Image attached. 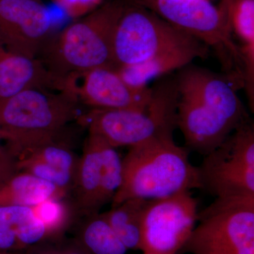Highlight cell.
Listing matches in <instances>:
<instances>
[{
  "mask_svg": "<svg viewBox=\"0 0 254 254\" xmlns=\"http://www.w3.org/2000/svg\"><path fill=\"white\" fill-rule=\"evenodd\" d=\"M78 102L68 91L31 88L0 102V131L14 158L20 150L57 139L78 118Z\"/></svg>",
  "mask_w": 254,
  "mask_h": 254,
  "instance_id": "4",
  "label": "cell"
},
{
  "mask_svg": "<svg viewBox=\"0 0 254 254\" xmlns=\"http://www.w3.org/2000/svg\"><path fill=\"white\" fill-rule=\"evenodd\" d=\"M202 43L149 10L125 1L114 33V69L143 63L170 50Z\"/></svg>",
  "mask_w": 254,
  "mask_h": 254,
  "instance_id": "8",
  "label": "cell"
},
{
  "mask_svg": "<svg viewBox=\"0 0 254 254\" xmlns=\"http://www.w3.org/2000/svg\"><path fill=\"white\" fill-rule=\"evenodd\" d=\"M198 200L185 190L148 200L142 220L143 254H178L198 220Z\"/></svg>",
  "mask_w": 254,
  "mask_h": 254,
  "instance_id": "10",
  "label": "cell"
},
{
  "mask_svg": "<svg viewBox=\"0 0 254 254\" xmlns=\"http://www.w3.org/2000/svg\"><path fill=\"white\" fill-rule=\"evenodd\" d=\"M16 171L14 158L9 153L0 154V183Z\"/></svg>",
  "mask_w": 254,
  "mask_h": 254,
  "instance_id": "26",
  "label": "cell"
},
{
  "mask_svg": "<svg viewBox=\"0 0 254 254\" xmlns=\"http://www.w3.org/2000/svg\"><path fill=\"white\" fill-rule=\"evenodd\" d=\"M254 254V196L215 198L179 254Z\"/></svg>",
  "mask_w": 254,
  "mask_h": 254,
  "instance_id": "7",
  "label": "cell"
},
{
  "mask_svg": "<svg viewBox=\"0 0 254 254\" xmlns=\"http://www.w3.org/2000/svg\"><path fill=\"white\" fill-rule=\"evenodd\" d=\"M180 92L177 77L162 79L153 87L149 105L143 110L91 109L78 120L88 133L114 148L139 144L167 135L177 128Z\"/></svg>",
  "mask_w": 254,
  "mask_h": 254,
  "instance_id": "5",
  "label": "cell"
},
{
  "mask_svg": "<svg viewBox=\"0 0 254 254\" xmlns=\"http://www.w3.org/2000/svg\"><path fill=\"white\" fill-rule=\"evenodd\" d=\"M20 158L41 160L59 170L71 174L73 177L76 174L79 160V158L68 147L58 143L57 139L26 147L18 151L14 157V160Z\"/></svg>",
  "mask_w": 254,
  "mask_h": 254,
  "instance_id": "21",
  "label": "cell"
},
{
  "mask_svg": "<svg viewBox=\"0 0 254 254\" xmlns=\"http://www.w3.org/2000/svg\"><path fill=\"white\" fill-rule=\"evenodd\" d=\"M210 48L205 44L184 47L165 52L143 63L122 66L117 71L128 84L135 87L148 86L153 78L161 77L175 70L190 65L196 58H206Z\"/></svg>",
  "mask_w": 254,
  "mask_h": 254,
  "instance_id": "14",
  "label": "cell"
},
{
  "mask_svg": "<svg viewBox=\"0 0 254 254\" xmlns=\"http://www.w3.org/2000/svg\"><path fill=\"white\" fill-rule=\"evenodd\" d=\"M1 46H1V44H0V47H1Z\"/></svg>",
  "mask_w": 254,
  "mask_h": 254,
  "instance_id": "31",
  "label": "cell"
},
{
  "mask_svg": "<svg viewBox=\"0 0 254 254\" xmlns=\"http://www.w3.org/2000/svg\"><path fill=\"white\" fill-rule=\"evenodd\" d=\"M232 35L239 46L244 66V83L254 87V0H226Z\"/></svg>",
  "mask_w": 254,
  "mask_h": 254,
  "instance_id": "17",
  "label": "cell"
},
{
  "mask_svg": "<svg viewBox=\"0 0 254 254\" xmlns=\"http://www.w3.org/2000/svg\"><path fill=\"white\" fill-rule=\"evenodd\" d=\"M2 142H5L6 143V140H5L4 135L2 134L0 131V154H4V153H9L7 147L4 146L2 145ZM7 144V143H6Z\"/></svg>",
  "mask_w": 254,
  "mask_h": 254,
  "instance_id": "29",
  "label": "cell"
},
{
  "mask_svg": "<svg viewBox=\"0 0 254 254\" xmlns=\"http://www.w3.org/2000/svg\"><path fill=\"white\" fill-rule=\"evenodd\" d=\"M78 241L90 254H125L127 249L117 236L104 213L85 217Z\"/></svg>",
  "mask_w": 254,
  "mask_h": 254,
  "instance_id": "19",
  "label": "cell"
},
{
  "mask_svg": "<svg viewBox=\"0 0 254 254\" xmlns=\"http://www.w3.org/2000/svg\"><path fill=\"white\" fill-rule=\"evenodd\" d=\"M147 201L143 198H130L104 213L127 250L141 251L142 220Z\"/></svg>",
  "mask_w": 254,
  "mask_h": 254,
  "instance_id": "18",
  "label": "cell"
},
{
  "mask_svg": "<svg viewBox=\"0 0 254 254\" xmlns=\"http://www.w3.org/2000/svg\"><path fill=\"white\" fill-rule=\"evenodd\" d=\"M125 1L149 10L212 48L227 77L236 83H243V62L232 35L226 0H222L218 6L210 0Z\"/></svg>",
  "mask_w": 254,
  "mask_h": 254,
  "instance_id": "6",
  "label": "cell"
},
{
  "mask_svg": "<svg viewBox=\"0 0 254 254\" xmlns=\"http://www.w3.org/2000/svg\"><path fill=\"white\" fill-rule=\"evenodd\" d=\"M98 137L99 138L101 157L99 192V205L101 209L109 202L112 203L121 186L123 182V158L119 155L116 148L103 138Z\"/></svg>",
  "mask_w": 254,
  "mask_h": 254,
  "instance_id": "20",
  "label": "cell"
},
{
  "mask_svg": "<svg viewBox=\"0 0 254 254\" xmlns=\"http://www.w3.org/2000/svg\"><path fill=\"white\" fill-rule=\"evenodd\" d=\"M38 1H41V0H38Z\"/></svg>",
  "mask_w": 254,
  "mask_h": 254,
  "instance_id": "32",
  "label": "cell"
},
{
  "mask_svg": "<svg viewBox=\"0 0 254 254\" xmlns=\"http://www.w3.org/2000/svg\"><path fill=\"white\" fill-rule=\"evenodd\" d=\"M68 17L78 18L90 14L102 4L103 0H51Z\"/></svg>",
  "mask_w": 254,
  "mask_h": 254,
  "instance_id": "24",
  "label": "cell"
},
{
  "mask_svg": "<svg viewBox=\"0 0 254 254\" xmlns=\"http://www.w3.org/2000/svg\"><path fill=\"white\" fill-rule=\"evenodd\" d=\"M66 79L68 91L91 109L143 110L153 95V88L132 86L111 68H94Z\"/></svg>",
  "mask_w": 254,
  "mask_h": 254,
  "instance_id": "12",
  "label": "cell"
},
{
  "mask_svg": "<svg viewBox=\"0 0 254 254\" xmlns=\"http://www.w3.org/2000/svg\"><path fill=\"white\" fill-rule=\"evenodd\" d=\"M100 168L99 138L88 133L72 186L75 205L85 217L100 213Z\"/></svg>",
  "mask_w": 254,
  "mask_h": 254,
  "instance_id": "15",
  "label": "cell"
},
{
  "mask_svg": "<svg viewBox=\"0 0 254 254\" xmlns=\"http://www.w3.org/2000/svg\"><path fill=\"white\" fill-rule=\"evenodd\" d=\"M0 254H28V253H20V252H0Z\"/></svg>",
  "mask_w": 254,
  "mask_h": 254,
  "instance_id": "30",
  "label": "cell"
},
{
  "mask_svg": "<svg viewBox=\"0 0 254 254\" xmlns=\"http://www.w3.org/2000/svg\"><path fill=\"white\" fill-rule=\"evenodd\" d=\"M177 81V128L187 149L204 156L251 120L235 85L226 76L188 65Z\"/></svg>",
  "mask_w": 254,
  "mask_h": 254,
  "instance_id": "1",
  "label": "cell"
},
{
  "mask_svg": "<svg viewBox=\"0 0 254 254\" xmlns=\"http://www.w3.org/2000/svg\"><path fill=\"white\" fill-rule=\"evenodd\" d=\"M58 250V254H90L77 240L69 242Z\"/></svg>",
  "mask_w": 254,
  "mask_h": 254,
  "instance_id": "27",
  "label": "cell"
},
{
  "mask_svg": "<svg viewBox=\"0 0 254 254\" xmlns=\"http://www.w3.org/2000/svg\"><path fill=\"white\" fill-rule=\"evenodd\" d=\"M53 26L41 0H0V44L7 51L36 58L50 41Z\"/></svg>",
  "mask_w": 254,
  "mask_h": 254,
  "instance_id": "11",
  "label": "cell"
},
{
  "mask_svg": "<svg viewBox=\"0 0 254 254\" xmlns=\"http://www.w3.org/2000/svg\"><path fill=\"white\" fill-rule=\"evenodd\" d=\"M66 191L37 177L16 171L0 183V205L31 207L48 198H64Z\"/></svg>",
  "mask_w": 254,
  "mask_h": 254,
  "instance_id": "16",
  "label": "cell"
},
{
  "mask_svg": "<svg viewBox=\"0 0 254 254\" xmlns=\"http://www.w3.org/2000/svg\"><path fill=\"white\" fill-rule=\"evenodd\" d=\"M28 254H58V252L57 249L46 248L43 249V250L31 251L28 252Z\"/></svg>",
  "mask_w": 254,
  "mask_h": 254,
  "instance_id": "28",
  "label": "cell"
},
{
  "mask_svg": "<svg viewBox=\"0 0 254 254\" xmlns=\"http://www.w3.org/2000/svg\"><path fill=\"white\" fill-rule=\"evenodd\" d=\"M202 190L215 198L254 196V125L252 120L203 156Z\"/></svg>",
  "mask_w": 254,
  "mask_h": 254,
  "instance_id": "9",
  "label": "cell"
},
{
  "mask_svg": "<svg viewBox=\"0 0 254 254\" xmlns=\"http://www.w3.org/2000/svg\"><path fill=\"white\" fill-rule=\"evenodd\" d=\"M25 250L18 241L14 230L0 225V252H15Z\"/></svg>",
  "mask_w": 254,
  "mask_h": 254,
  "instance_id": "25",
  "label": "cell"
},
{
  "mask_svg": "<svg viewBox=\"0 0 254 254\" xmlns=\"http://www.w3.org/2000/svg\"><path fill=\"white\" fill-rule=\"evenodd\" d=\"M63 198H48L33 205V215L43 224L50 236L63 231L69 222L70 210Z\"/></svg>",
  "mask_w": 254,
  "mask_h": 254,
  "instance_id": "23",
  "label": "cell"
},
{
  "mask_svg": "<svg viewBox=\"0 0 254 254\" xmlns=\"http://www.w3.org/2000/svg\"><path fill=\"white\" fill-rule=\"evenodd\" d=\"M193 190L202 186L189 150L177 145L173 135L157 137L129 147L123 158V182L112 207L130 198L153 200Z\"/></svg>",
  "mask_w": 254,
  "mask_h": 254,
  "instance_id": "2",
  "label": "cell"
},
{
  "mask_svg": "<svg viewBox=\"0 0 254 254\" xmlns=\"http://www.w3.org/2000/svg\"><path fill=\"white\" fill-rule=\"evenodd\" d=\"M31 88L66 91L67 81L52 73L41 60L0 47V102Z\"/></svg>",
  "mask_w": 254,
  "mask_h": 254,
  "instance_id": "13",
  "label": "cell"
},
{
  "mask_svg": "<svg viewBox=\"0 0 254 254\" xmlns=\"http://www.w3.org/2000/svg\"><path fill=\"white\" fill-rule=\"evenodd\" d=\"M125 6V0H114L68 25L48 42L42 63L63 78L97 68L114 69V33Z\"/></svg>",
  "mask_w": 254,
  "mask_h": 254,
  "instance_id": "3",
  "label": "cell"
},
{
  "mask_svg": "<svg viewBox=\"0 0 254 254\" xmlns=\"http://www.w3.org/2000/svg\"><path fill=\"white\" fill-rule=\"evenodd\" d=\"M16 171L24 172L33 176L53 184L66 193L72 189L73 175L36 159H15Z\"/></svg>",
  "mask_w": 254,
  "mask_h": 254,
  "instance_id": "22",
  "label": "cell"
}]
</instances>
